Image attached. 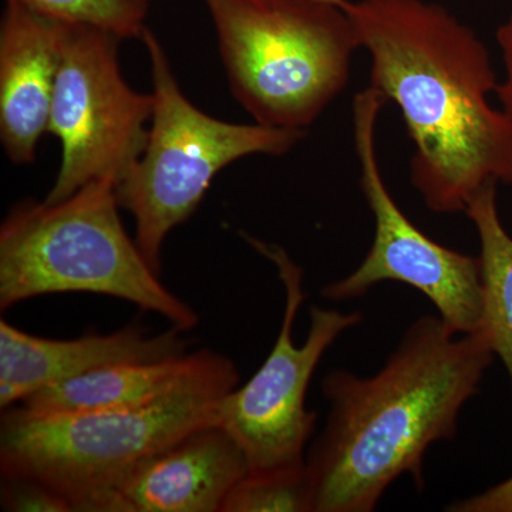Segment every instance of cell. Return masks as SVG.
Segmentation results:
<instances>
[{"instance_id":"cell-4","label":"cell","mask_w":512,"mask_h":512,"mask_svg":"<svg viewBox=\"0 0 512 512\" xmlns=\"http://www.w3.org/2000/svg\"><path fill=\"white\" fill-rule=\"evenodd\" d=\"M232 96L255 123L308 130L348 86L359 37L325 0H204Z\"/></svg>"},{"instance_id":"cell-17","label":"cell","mask_w":512,"mask_h":512,"mask_svg":"<svg viewBox=\"0 0 512 512\" xmlns=\"http://www.w3.org/2000/svg\"><path fill=\"white\" fill-rule=\"evenodd\" d=\"M2 510L9 512H73L72 505L55 488L36 478L2 474Z\"/></svg>"},{"instance_id":"cell-2","label":"cell","mask_w":512,"mask_h":512,"mask_svg":"<svg viewBox=\"0 0 512 512\" xmlns=\"http://www.w3.org/2000/svg\"><path fill=\"white\" fill-rule=\"evenodd\" d=\"M494 356L483 333L454 335L439 316L424 315L375 375L339 369L323 377L329 416L306 454L315 512L373 511L404 474L423 490L427 450L454 439Z\"/></svg>"},{"instance_id":"cell-12","label":"cell","mask_w":512,"mask_h":512,"mask_svg":"<svg viewBox=\"0 0 512 512\" xmlns=\"http://www.w3.org/2000/svg\"><path fill=\"white\" fill-rule=\"evenodd\" d=\"M63 22L6 0L0 23V141L13 164H32L49 128Z\"/></svg>"},{"instance_id":"cell-5","label":"cell","mask_w":512,"mask_h":512,"mask_svg":"<svg viewBox=\"0 0 512 512\" xmlns=\"http://www.w3.org/2000/svg\"><path fill=\"white\" fill-rule=\"evenodd\" d=\"M224 393L187 390L158 402L103 412L3 410L2 474L42 481L74 512H109L114 493L144 461L184 434L217 423Z\"/></svg>"},{"instance_id":"cell-6","label":"cell","mask_w":512,"mask_h":512,"mask_svg":"<svg viewBox=\"0 0 512 512\" xmlns=\"http://www.w3.org/2000/svg\"><path fill=\"white\" fill-rule=\"evenodd\" d=\"M141 42L150 60L153 114L143 154L116 185L121 210L133 215L141 252L161 272L165 239L190 220L212 181L248 156H284L306 131L215 119L185 97L156 33Z\"/></svg>"},{"instance_id":"cell-3","label":"cell","mask_w":512,"mask_h":512,"mask_svg":"<svg viewBox=\"0 0 512 512\" xmlns=\"http://www.w3.org/2000/svg\"><path fill=\"white\" fill-rule=\"evenodd\" d=\"M116 181H94L59 202L23 201L0 228V309L52 293L83 292L133 303L188 332L197 312L160 274L120 218Z\"/></svg>"},{"instance_id":"cell-14","label":"cell","mask_w":512,"mask_h":512,"mask_svg":"<svg viewBox=\"0 0 512 512\" xmlns=\"http://www.w3.org/2000/svg\"><path fill=\"white\" fill-rule=\"evenodd\" d=\"M498 185L491 184L468 202L464 214L480 237L483 322L480 333L510 377L512 393V238L497 205Z\"/></svg>"},{"instance_id":"cell-19","label":"cell","mask_w":512,"mask_h":512,"mask_svg":"<svg viewBox=\"0 0 512 512\" xmlns=\"http://www.w3.org/2000/svg\"><path fill=\"white\" fill-rule=\"evenodd\" d=\"M497 43L503 53L505 77L498 83L495 94L500 100L501 109L507 114L512 123V13L497 30Z\"/></svg>"},{"instance_id":"cell-9","label":"cell","mask_w":512,"mask_h":512,"mask_svg":"<svg viewBox=\"0 0 512 512\" xmlns=\"http://www.w3.org/2000/svg\"><path fill=\"white\" fill-rule=\"evenodd\" d=\"M384 97L373 87L353 99V138L360 188L375 217V238L352 274L320 291L329 301L366 295L380 282H402L426 296L454 335L480 332L483 282L480 256L461 254L427 237L394 201L384 183L376 150V126Z\"/></svg>"},{"instance_id":"cell-20","label":"cell","mask_w":512,"mask_h":512,"mask_svg":"<svg viewBox=\"0 0 512 512\" xmlns=\"http://www.w3.org/2000/svg\"><path fill=\"white\" fill-rule=\"evenodd\" d=\"M325 2L333 3V5L342 6V8H346V5H348L349 0H325Z\"/></svg>"},{"instance_id":"cell-7","label":"cell","mask_w":512,"mask_h":512,"mask_svg":"<svg viewBox=\"0 0 512 512\" xmlns=\"http://www.w3.org/2000/svg\"><path fill=\"white\" fill-rule=\"evenodd\" d=\"M245 239L278 269L285 289V311L274 348L244 386L218 402V424L241 446L249 473H274L306 466V448L316 426L306 409V393L326 350L346 330L363 322L360 312L311 306V326L303 345H295L293 328L305 301L303 271L285 249L245 235Z\"/></svg>"},{"instance_id":"cell-18","label":"cell","mask_w":512,"mask_h":512,"mask_svg":"<svg viewBox=\"0 0 512 512\" xmlns=\"http://www.w3.org/2000/svg\"><path fill=\"white\" fill-rule=\"evenodd\" d=\"M450 512H512V477L493 485L484 493L458 500L446 508Z\"/></svg>"},{"instance_id":"cell-8","label":"cell","mask_w":512,"mask_h":512,"mask_svg":"<svg viewBox=\"0 0 512 512\" xmlns=\"http://www.w3.org/2000/svg\"><path fill=\"white\" fill-rule=\"evenodd\" d=\"M119 42L104 30L63 22L47 128L59 138L62 161L46 202L66 200L104 178L119 184L143 154L153 96L128 86Z\"/></svg>"},{"instance_id":"cell-13","label":"cell","mask_w":512,"mask_h":512,"mask_svg":"<svg viewBox=\"0 0 512 512\" xmlns=\"http://www.w3.org/2000/svg\"><path fill=\"white\" fill-rule=\"evenodd\" d=\"M237 366L212 350L100 367L86 375L45 387L22 406L40 414H69L131 409L187 390L227 394L237 387Z\"/></svg>"},{"instance_id":"cell-1","label":"cell","mask_w":512,"mask_h":512,"mask_svg":"<svg viewBox=\"0 0 512 512\" xmlns=\"http://www.w3.org/2000/svg\"><path fill=\"white\" fill-rule=\"evenodd\" d=\"M370 87L402 113L414 151L410 180L434 214L466 211L487 185H512V123L483 40L426 0H349Z\"/></svg>"},{"instance_id":"cell-16","label":"cell","mask_w":512,"mask_h":512,"mask_svg":"<svg viewBox=\"0 0 512 512\" xmlns=\"http://www.w3.org/2000/svg\"><path fill=\"white\" fill-rule=\"evenodd\" d=\"M222 512H315L306 466L274 473H248L228 495Z\"/></svg>"},{"instance_id":"cell-10","label":"cell","mask_w":512,"mask_h":512,"mask_svg":"<svg viewBox=\"0 0 512 512\" xmlns=\"http://www.w3.org/2000/svg\"><path fill=\"white\" fill-rule=\"evenodd\" d=\"M248 473L234 437L207 424L144 461L114 493L109 512H222Z\"/></svg>"},{"instance_id":"cell-11","label":"cell","mask_w":512,"mask_h":512,"mask_svg":"<svg viewBox=\"0 0 512 512\" xmlns=\"http://www.w3.org/2000/svg\"><path fill=\"white\" fill-rule=\"evenodd\" d=\"M171 326L148 335L138 326L117 332L57 340L39 338L0 320V407L22 403L39 390L100 367L154 362L187 353L190 342Z\"/></svg>"},{"instance_id":"cell-15","label":"cell","mask_w":512,"mask_h":512,"mask_svg":"<svg viewBox=\"0 0 512 512\" xmlns=\"http://www.w3.org/2000/svg\"><path fill=\"white\" fill-rule=\"evenodd\" d=\"M46 18L90 26L120 40L141 39L150 0H16Z\"/></svg>"}]
</instances>
